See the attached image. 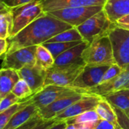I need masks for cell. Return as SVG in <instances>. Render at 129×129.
I'll list each match as a JSON object with an SVG mask.
<instances>
[{
  "label": "cell",
  "mask_w": 129,
  "mask_h": 129,
  "mask_svg": "<svg viewBox=\"0 0 129 129\" xmlns=\"http://www.w3.org/2000/svg\"><path fill=\"white\" fill-rule=\"evenodd\" d=\"M56 121H56L55 119H49V120L42 119L38 124H37L31 129H48L51 126H52Z\"/></svg>",
  "instance_id": "cell-35"
},
{
  "label": "cell",
  "mask_w": 129,
  "mask_h": 129,
  "mask_svg": "<svg viewBox=\"0 0 129 129\" xmlns=\"http://www.w3.org/2000/svg\"><path fill=\"white\" fill-rule=\"evenodd\" d=\"M123 71H124V69L121 66H119L117 63L112 64L111 66L106 69V71L105 72L100 83L107 81H109V80H110L112 78H115L116 76L120 75Z\"/></svg>",
  "instance_id": "cell-29"
},
{
  "label": "cell",
  "mask_w": 129,
  "mask_h": 129,
  "mask_svg": "<svg viewBox=\"0 0 129 129\" xmlns=\"http://www.w3.org/2000/svg\"><path fill=\"white\" fill-rule=\"evenodd\" d=\"M104 98H106L111 104L122 110L129 109V89L123 88L106 96Z\"/></svg>",
  "instance_id": "cell-22"
},
{
  "label": "cell",
  "mask_w": 129,
  "mask_h": 129,
  "mask_svg": "<svg viewBox=\"0 0 129 129\" xmlns=\"http://www.w3.org/2000/svg\"><path fill=\"white\" fill-rule=\"evenodd\" d=\"M0 2H1V3H4V0H0Z\"/></svg>",
  "instance_id": "cell-45"
},
{
  "label": "cell",
  "mask_w": 129,
  "mask_h": 129,
  "mask_svg": "<svg viewBox=\"0 0 129 129\" xmlns=\"http://www.w3.org/2000/svg\"><path fill=\"white\" fill-rule=\"evenodd\" d=\"M85 64L110 66L115 63L112 44L109 34L100 37L88 43L82 53Z\"/></svg>",
  "instance_id": "cell-2"
},
{
  "label": "cell",
  "mask_w": 129,
  "mask_h": 129,
  "mask_svg": "<svg viewBox=\"0 0 129 129\" xmlns=\"http://www.w3.org/2000/svg\"><path fill=\"white\" fill-rule=\"evenodd\" d=\"M106 0H42L44 12L66 8L103 6Z\"/></svg>",
  "instance_id": "cell-15"
},
{
  "label": "cell",
  "mask_w": 129,
  "mask_h": 129,
  "mask_svg": "<svg viewBox=\"0 0 129 129\" xmlns=\"http://www.w3.org/2000/svg\"><path fill=\"white\" fill-rule=\"evenodd\" d=\"M110 66L85 64L82 72L69 87L74 88L78 92H81L98 85L100 84L105 72Z\"/></svg>",
  "instance_id": "cell-9"
},
{
  "label": "cell",
  "mask_w": 129,
  "mask_h": 129,
  "mask_svg": "<svg viewBox=\"0 0 129 129\" xmlns=\"http://www.w3.org/2000/svg\"><path fill=\"white\" fill-rule=\"evenodd\" d=\"M12 28V16L11 9L0 13V39L9 40Z\"/></svg>",
  "instance_id": "cell-24"
},
{
  "label": "cell",
  "mask_w": 129,
  "mask_h": 129,
  "mask_svg": "<svg viewBox=\"0 0 129 129\" xmlns=\"http://www.w3.org/2000/svg\"><path fill=\"white\" fill-rule=\"evenodd\" d=\"M109 37L112 44L115 63L124 69L129 64V30L115 25L109 32Z\"/></svg>",
  "instance_id": "cell-7"
},
{
  "label": "cell",
  "mask_w": 129,
  "mask_h": 129,
  "mask_svg": "<svg viewBox=\"0 0 129 129\" xmlns=\"http://www.w3.org/2000/svg\"><path fill=\"white\" fill-rule=\"evenodd\" d=\"M76 92H78V90L69 87L50 84L45 86L40 91L30 96L29 100L31 103L40 109L51 104L62 96L72 94Z\"/></svg>",
  "instance_id": "cell-10"
},
{
  "label": "cell",
  "mask_w": 129,
  "mask_h": 129,
  "mask_svg": "<svg viewBox=\"0 0 129 129\" xmlns=\"http://www.w3.org/2000/svg\"><path fill=\"white\" fill-rule=\"evenodd\" d=\"M103 9L108 18L115 23L118 18L129 14V0H106Z\"/></svg>",
  "instance_id": "cell-17"
},
{
  "label": "cell",
  "mask_w": 129,
  "mask_h": 129,
  "mask_svg": "<svg viewBox=\"0 0 129 129\" xmlns=\"http://www.w3.org/2000/svg\"><path fill=\"white\" fill-rule=\"evenodd\" d=\"M94 129H118L113 123L105 120V119H99L96 124V126Z\"/></svg>",
  "instance_id": "cell-32"
},
{
  "label": "cell",
  "mask_w": 129,
  "mask_h": 129,
  "mask_svg": "<svg viewBox=\"0 0 129 129\" xmlns=\"http://www.w3.org/2000/svg\"><path fill=\"white\" fill-rule=\"evenodd\" d=\"M31 1H33V0H4V3L8 8L13 9L29 3Z\"/></svg>",
  "instance_id": "cell-33"
},
{
  "label": "cell",
  "mask_w": 129,
  "mask_h": 129,
  "mask_svg": "<svg viewBox=\"0 0 129 129\" xmlns=\"http://www.w3.org/2000/svg\"><path fill=\"white\" fill-rule=\"evenodd\" d=\"M88 43L83 41L79 44L64 51L55 58L54 66H64L72 64H84L82 59V53Z\"/></svg>",
  "instance_id": "cell-16"
},
{
  "label": "cell",
  "mask_w": 129,
  "mask_h": 129,
  "mask_svg": "<svg viewBox=\"0 0 129 129\" xmlns=\"http://www.w3.org/2000/svg\"><path fill=\"white\" fill-rule=\"evenodd\" d=\"M12 28L10 38L15 36L37 18L43 15L42 0H33L25 5L11 9Z\"/></svg>",
  "instance_id": "cell-3"
},
{
  "label": "cell",
  "mask_w": 129,
  "mask_h": 129,
  "mask_svg": "<svg viewBox=\"0 0 129 129\" xmlns=\"http://www.w3.org/2000/svg\"><path fill=\"white\" fill-rule=\"evenodd\" d=\"M129 84V70H124L120 75L107 81L99 84L98 85L87 90L81 91L82 93L93 94L105 97L119 90L125 88Z\"/></svg>",
  "instance_id": "cell-12"
},
{
  "label": "cell",
  "mask_w": 129,
  "mask_h": 129,
  "mask_svg": "<svg viewBox=\"0 0 129 129\" xmlns=\"http://www.w3.org/2000/svg\"><path fill=\"white\" fill-rule=\"evenodd\" d=\"M36 61V64L46 71L54 66L55 58L45 46L40 44L37 46Z\"/></svg>",
  "instance_id": "cell-21"
},
{
  "label": "cell",
  "mask_w": 129,
  "mask_h": 129,
  "mask_svg": "<svg viewBox=\"0 0 129 129\" xmlns=\"http://www.w3.org/2000/svg\"><path fill=\"white\" fill-rule=\"evenodd\" d=\"M20 77L17 71L9 69H0V93L2 98L12 91Z\"/></svg>",
  "instance_id": "cell-19"
},
{
  "label": "cell",
  "mask_w": 129,
  "mask_h": 129,
  "mask_svg": "<svg viewBox=\"0 0 129 129\" xmlns=\"http://www.w3.org/2000/svg\"><path fill=\"white\" fill-rule=\"evenodd\" d=\"M8 9H9V8H8L5 3L0 2V12L5 11V10H8Z\"/></svg>",
  "instance_id": "cell-38"
},
{
  "label": "cell",
  "mask_w": 129,
  "mask_h": 129,
  "mask_svg": "<svg viewBox=\"0 0 129 129\" xmlns=\"http://www.w3.org/2000/svg\"><path fill=\"white\" fill-rule=\"evenodd\" d=\"M19 102H21V100L13 93L11 92L10 93L2 98L1 101H0V113Z\"/></svg>",
  "instance_id": "cell-30"
},
{
  "label": "cell",
  "mask_w": 129,
  "mask_h": 129,
  "mask_svg": "<svg viewBox=\"0 0 129 129\" xmlns=\"http://www.w3.org/2000/svg\"><path fill=\"white\" fill-rule=\"evenodd\" d=\"M114 24L119 28L129 30V14L118 18Z\"/></svg>",
  "instance_id": "cell-34"
},
{
  "label": "cell",
  "mask_w": 129,
  "mask_h": 129,
  "mask_svg": "<svg viewBox=\"0 0 129 129\" xmlns=\"http://www.w3.org/2000/svg\"><path fill=\"white\" fill-rule=\"evenodd\" d=\"M64 129H78L75 124H67V126L64 127Z\"/></svg>",
  "instance_id": "cell-39"
},
{
  "label": "cell",
  "mask_w": 129,
  "mask_h": 129,
  "mask_svg": "<svg viewBox=\"0 0 129 129\" xmlns=\"http://www.w3.org/2000/svg\"><path fill=\"white\" fill-rule=\"evenodd\" d=\"M85 64H72L64 66H53L46 70L45 86L53 84L70 87L82 72Z\"/></svg>",
  "instance_id": "cell-5"
},
{
  "label": "cell",
  "mask_w": 129,
  "mask_h": 129,
  "mask_svg": "<svg viewBox=\"0 0 129 129\" xmlns=\"http://www.w3.org/2000/svg\"><path fill=\"white\" fill-rule=\"evenodd\" d=\"M81 41H77V42H54V43H43V46H45L52 53L53 57L55 58L58 55L69 49L70 48L79 44L80 43L83 42Z\"/></svg>",
  "instance_id": "cell-26"
},
{
  "label": "cell",
  "mask_w": 129,
  "mask_h": 129,
  "mask_svg": "<svg viewBox=\"0 0 129 129\" xmlns=\"http://www.w3.org/2000/svg\"><path fill=\"white\" fill-rule=\"evenodd\" d=\"M3 58V55L2 54H0V58Z\"/></svg>",
  "instance_id": "cell-43"
},
{
  "label": "cell",
  "mask_w": 129,
  "mask_h": 129,
  "mask_svg": "<svg viewBox=\"0 0 129 129\" xmlns=\"http://www.w3.org/2000/svg\"><path fill=\"white\" fill-rule=\"evenodd\" d=\"M17 72L20 78L27 83L34 94L40 91L44 87L46 71L37 64L32 66L24 67Z\"/></svg>",
  "instance_id": "cell-14"
},
{
  "label": "cell",
  "mask_w": 129,
  "mask_h": 129,
  "mask_svg": "<svg viewBox=\"0 0 129 129\" xmlns=\"http://www.w3.org/2000/svg\"><path fill=\"white\" fill-rule=\"evenodd\" d=\"M114 26L115 24L108 18L103 9H102L76 28L83 40L90 43L100 37L109 34V32Z\"/></svg>",
  "instance_id": "cell-4"
},
{
  "label": "cell",
  "mask_w": 129,
  "mask_h": 129,
  "mask_svg": "<svg viewBox=\"0 0 129 129\" xmlns=\"http://www.w3.org/2000/svg\"><path fill=\"white\" fill-rule=\"evenodd\" d=\"M29 103H30L29 99H27L26 100L21 101V102L13 105L12 106H11L8 109L5 110L4 112L0 113V129H3L5 127V126L9 123L10 119L12 118V116L17 112H18L19 110H21V109L25 107Z\"/></svg>",
  "instance_id": "cell-25"
},
{
  "label": "cell",
  "mask_w": 129,
  "mask_h": 129,
  "mask_svg": "<svg viewBox=\"0 0 129 129\" xmlns=\"http://www.w3.org/2000/svg\"><path fill=\"white\" fill-rule=\"evenodd\" d=\"M38 110L39 109L36 106L31 103H29L14 115L3 129H15L18 127L37 115Z\"/></svg>",
  "instance_id": "cell-18"
},
{
  "label": "cell",
  "mask_w": 129,
  "mask_h": 129,
  "mask_svg": "<svg viewBox=\"0 0 129 129\" xmlns=\"http://www.w3.org/2000/svg\"><path fill=\"white\" fill-rule=\"evenodd\" d=\"M68 123L66 121H58L48 129H64Z\"/></svg>",
  "instance_id": "cell-37"
},
{
  "label": "cell",
  "mask_w": 129,
  "mask_h": 129,
  "mask_svg": "<svg viewBox=\"0 0 129 129\" xmlns=\"http://www.w3.org/2000/svg\"><path fill=\"white\" fill-rule=\"evenodd\" d=\"M125 88H127V89H129V84H127V85L125 87Z\"/></svg>",
  "instance_id": "cell-42"
},
{
  "label": "cell",
  "mask_w": 129,
  "mask_h": 129,
  "mask_svg": "<svg viewBox=\"0 0 129 129\" xmlns=\"http://www.w3.org/2000/svg\"><path fill=\"white\" fill-rule=\"evenodd\" d=\"M43 118L39 115V114L37 113V115H35L34 117H32L30 120H28L27 122H25L24 124H23L22 125L19 126L18 127L15 128V129H31L32 127H34L37 124H38Z\"/></svg>",
  "instance_id": "cell-31"
},
{
  "label": "cell",
  "mask_w": 129,
  "mask_h": 129,
  "mask_svg": "<svg viewBox=\"0 0 129 129\" xmlns=\"http://www.w3.org/2000/svg\"><path fill=\"white\" fill-rule=\"evenodd\" d=\"M84 93L78 91L72 94L62 96L51 104L40 109L38 110V114L43 119H54L55 116H57L64 109H66L76 101L79 100L84 96Z\"/></svg>",
  "instance_id": "cell-13"
},
{
  "label": "cell",
  "mask_w": 129,
  "mask_h": 129,
  "mask_svg": "<svg viewBox=\"0 0 129 129\" xmlns=\"http://www.w3.org/2000/svg\"><path fill=\"white\" fill-rule=\"evenodd\" d=\"M12 93H13L21 101L26 100L34 95L27 83L24 80L21 78L15 85Z\"/></svg>",
  "instance_id": "cell-27"
},
{
  "label": "cell",
  "mask_w": 129,
  "mask_h": 129,
  "mask_svg": "<svg viewBox=\"0 0 129 129\" xmlns=\"http://www.w3.org/2000/svg\"><path fill=\"white\" fill-rule=\"evenodd\" d=\"M84 40L81 34L76 27H72L66 30H64L55 36L52 37L46 43H54V42H77Z\"/></svg>",
  "instance_id": "cell-23"
},
{
  "label": "cell",
  "mask_w": 129,
  "mask_h": 129,
  "mask_svg": "<svg viewBox=\"0 0 129 129\" xmlns=\"http://www.w3.org/2000/svg\"><path fill=\"white\" fill-rule=\"evenodd\" d=\"M95 110L98 113L100 118L107 120L113 123L118 129H121L118 123L117 116L112 105L106 98L102 97L100 99L97 106H96Z\"/></svg>",
  "instance_id": "cell-20"
},
{
  "label": "cell",
  "mask_w": 129,
  "mask_h": 129,
  "mask_svg": "<svg viewBox=\"0 0 129 129\" xmlns=\"http://www.w3.org/2000/svg\"><path fill=\"white\" fill-rule=\"evenodd\" d=\"M72 27V25L45 12L8 40L9 49L6 53L20 48L43 44L56 34Z\"/></svg>",
  "instance_id": "cell-1"
},
{
  "label": "cell",
  "mask_w": 129,
  "mask_h": 129,
  "mask_svg": "<svg viewBox=\"0 0 129 129\" xmlns=\"http://www.w3.org/2000/svg\"><path fill=\"white\" fill-rule=\"evenodd\" d=\"M124 111L125 114L127 115V116L128 118H129V109H126V110H124Z\"/></svg>",
  "instance_id": "cell-40"
},
{
  "label": "cell",
  "mask_w": 129,
  "mask_h": 129,
  "mask_svg": "<svg viewBox=\"0 0 129 129\" xmlns=\"http://www.w3.org/2000/svg\"><path fill=\"white\" fill-rule=\"evenodd\" d=\"M37 46L20 48L6 53L3 58L2 68L18 71L24 67L36 64Z\"/></svg>",
  "instance_id": "cell-6"
},
{
  "label": "cell",
  "mask_w": 129,
  "mask_h": 129,
  "mask_svg": "<svg viewBox=\"0 0 129 129\" xmlns=\"http://www.w3.org/2000/svg\"><path fill=\"white\" fill-rule=\"evenodd\" d=\"M1 100H2V96H1V93H0V101H1Z\"/></svg>",
  "instance_id": "cell-44"
},
{
  "label": "cell",
  "mask_w": 129,
  "mask_h": 129,
  "mask_svg": "<svg viewBox=\"0 0 129 129\" xmlns=\"http://www.w3.org/2000/svg\"><path fill=\"white\" fill-rule=\"evenodd\" d=\"M9 49V40L6 39H0V54L4 57Z\"/></svg>",
  "instance_id": "cell-36"
},
{
  "label": "cell",
  "mask_w": 129,
  "mask_h": 129,
  "mask_svg": "<svg viewBox=\"0 0 129 129\" xmlns=\"http://www.w3.org/2000/svg\"><path fill=\"white\" fill-rule=\"evenodd\" d=\"M101 98L102 97L100 96L84 93L79 100L72 104L66 109L55 116L54 119L56 121H66L87 111L95 109Z\"/></svg>",
  "instance_id": "cell-11"
},
{
  "label": "cell",
  "mask_w": 129,
  "mask_h": 129,
  "mask_svg": "<svg viewBox=\"0 0 129 129\" xmlns=\"http://www.w3.org/2000/svg\"><path fill=\"white\" fill-rule=\"evenodd\" d=\"M2 12H3V11H2ZM0 12V13H1V12Z\"/></svg>",
  "instance_id": "cell-46"
},
{
  "label": "cell",
  "mask_w": 129,
  "mask_h": 129,
  "mask_svg": "<svg viewBox=\"0 0 129 129\" xmlns=\"http://www.w3.org/2000/svg\"><path fill=\"white\" fill-rule=\"evenodd\" d=\"M100 119L98 113L95 109L87 111L84 113H81L74 118L66 120L68 124H79V123H85L90 121H95Z\"/></svg>",
  "instance_id": "cell-28"
},
{
  "label": "cell",
  "mask_w": 129,
  "mask_h": 129,
  "mask_svg": "<svg viewBox=\"0 0 129 129\" xmlns=\"http://www.w3.org/2000/svg\"><path fill=\"white\" fill-rule=\"evenodd\" d=\"M103 6H90V7H74L66 8L52 11L49 13L52 16L66 22L74 27H77L89 18L100 12Z\"/></svg>",
  "instance_id": "cell-8"
},
{
  "label": "cell",
  "mask_w": 129,
  "mask_h": 129,
  "mask_svg": "<svg viewBox=\"0 0 129 129\" xmlns=\"http://www.w3.org/2000/svg\"><path fill=\"white\" fill-rule=\"evenodd\" d=\"M123 69H124V70H129V64H128V66H127L126 67H124Z\"/></svg>",
  "instance_id": "cell-41"
}]
</instances>
